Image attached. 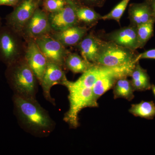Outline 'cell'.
I'll use <instances>...</instances> for the list:
<instances>
[{"label": "cell", "instance_id": "1", "mask_svg": "<svg viewBox=\"0 0 155 155\" xmlns=\"http://www.w3.org/2000/svg\"><path fill=\"white\" fill-rule=\"evenodd\" d=\"M14 112L21 127L35 136L44 137L52 132L55 124L36 99L14 94Z\"/></svg>", "mask_w": 155, "mask_h": 155}, {"label": "cell", "instance_id": "2", "mask_svg": "<svg viewBox=\"0 0 155 155\" xmlns=\"http://www.w3.org/2000/svg\"><path fill=\"white\" fill-rule=\"evenodd\" d=\"M5 75L14 94L25 98L36 99L38 81L24 56L7 66Z\"/></svg>", "mask_w": 155, "mask_h": 155}, {"label": "cell", "instance_id": "3", "mask_svg": "<svg viewBox=\"0 0 155 155\" xmlns=\"http://www.w3.org/2000/svg\"><path fill=\"white\" fill-rule=\"evenodd\" d=\"M62 85L66 87L69 92V108L64 115V120L70 128L75 129L79 126L78 115L81 110L87 107H98L97 101L95 99L92 88L74 86L67 78Z\"/></svg>", "mask_w": 155, "mask_h": 155}, {"label": "cell", "instance_id": "4", "mask_svg": "<svg viewBox=\"0 0 155 155\" xmlns=\"http://www.w3.org/2000/svg\"><path fill=\"white\" fill-rule=\"evenodd\" d=\"M23 38L8 25L0 28V61L6 67L24 57L26 45Z\"/></svg>", "mask_w": 155, "mask_h": 155}, {"label": "cell", "instance_id": "5", "mask_svg": "<svg viewBox=\"0 0 155 155\" xmlns=\"http://www.w3.org/2000/svg\"><path fill=\"white\" fill-rule=\"evenodd\" d=\"M138 54L111 41H104L96 64L108 67H120L139 61Z\"/></svg>", "mask_w": 155, "mask_h": 155}, {"label": "cell", "instance_id": "6", "mask_svg": "<svg viewBox=\"0 0 155 155\" xmlns=\"http://www.w3.org/2000/svg\"><path fill=\"white\" fill-rule=\"evenodd\" d=\"M38 8L37 0H23L7 15L6 25L22 36L25 26Z\"/></svg>", "mask_w": 155, "mask_h": 155}, {"label": "cell", "instance_id": "7", "mask_svg": "<svg viewBox=\"0 0 155 155\" xmlns=\"http://www.w3.org/2000/svg\"><path fill=\"white\" fill-rule=\"evenodd\" d=\"M136 63L123 67H112L109 72L101 76L92 87L95 99L97 101L100 97L113 88L120 78L130 76Z\"/></svg>", "mask_w": 155, "mask_h": 155}, {"label": "cell", "instance_id": "8", "mask_svg": "<svg viewBox=\"0 0 155 155\" xmlns=\"http://www.w3.org/2000/svg\"><path fill=\"white\" fill-rule=\"evenodd\" d=\"M46 58L48 62H51L63 67L69 52L65 46L50 35L40 37L34 40Z\"/></svg>", "mask_w": 155, "mask_h": 155}, {"label": "cell", "instance_id": "9", "mask_svg": "<svg viewBox=\"0 0 155 155\" xmlns=\"http://www.w3.org/2000/svg\"><path fill=\"white\" fill-rule=\"evenodd\" d=\"M53 31L46 11L37 8L22 32L25 39L35 40Z\"/></svg>", "mask_w": 155, "mask_h": 155}, {"label": "cell", "instance_id": "10", "mask_svg": "<svg viewBox=\"0 0 155 155\" xmlns=\"http://www.w3.org/2000/svg\"><path fill=\"white\" fill-rule=\"evenodd\" d=\"M77 5L72 0L60 11L48 14L51 27L54 31H61L77 25L78 20L76 14Z\"/></svg>", "mask_w": 155, "mask_h": 155}, {"label": "cell", "instance_id": "11", "mask_svg": "<svg viewBox=\"0 0 155 155\" xmlns=\"http://www.w3.org/2000/svg\"><path fill=\"white\" fill-rule=\"evenodd\" d=\"M24 58L40 84L48 62L34 40H27Z\"/></svg>", "mask_w": 155, "mask_h": 155}, {"label": "cell", "instance_id": "12", "mask_svg": "<svg viewBox=\"0 0 155 155\" xmlns=\"http://www.w3.org/2000/svg\"><path fill=\"white\" fill-rule=\"evenodd\" d=\"M67 78L66 74L63 69V67L51 62H48L46 69L40 85L42 88L45 98L55 105V101L51 96V88L57 84L62 85L64 81Z\"/></svg>", "mask_w": 155, "mask_h": 155}, {"label": "cell", "instance_id": "13", "mask_svg": "<svg viewBox=\"0 0 155 155\" xmlns=\"http://www.w3.org/2000/svg\"><path fill=\"white\" fill-rule=\"evenodd\" d=\"M109 41L133 51L139 48L137 26L130 25L112 32L108 36Z\"/></svg>", "mask_w": 155, "mask_h": 155}, {"label": "cell", "instance_id": "14", "mask_svg": "<svg viewBox=\"0 0 155 155\" xmlns=\"http://www.w3.org/2000/svg\"><path fill=\"white\" fill-rule=\"evenodd\" d=\"M103 42L94 35L89 34L78 45L81 56L90 63L96 64Z\"/></svg>", "mask_w": 155, "mask_h": 155}, {"label": "cell", "instance_id": "15", "mask_svg": "<svg viewBox=\"0 0 155 155\" xmlns=\"http://www.w3.org/2000/svg\"><path fill=\"white\" fill-rule=\"evenodd\" d=\"M87 30L86 27L76 25L61 31H54L49 35L64 46H72L80 42Z\"/></svg>", "mask_w": 155, "mask_h": 155}, {"label": "cell", "instance_id": "16", "mask_svg": "<svg viewBox=\"0 0 155 155\" xmlns=\"http://www.w3.org/2000/svg\"><path fill=\"white\" fill-rule=\"evenodd\" d=\"M131 25L137 26L150 21H154L151 8L147 0L141 3L130 4L128 9Z\"/></svg>", "mask_w": 155, "mask_h": 155}, {"label": "cell", "instance_id": "17", "mask_svg": "<svg viewBox=\"0 0 155 155\" xmlns=\"http://www.w3.org/2000/svg\"><path fill=\"white\" fill-rule=\"evenodd\" d=\"M130 76L134 91H144L151 89L149 76L147 70L140 66L139 61L136 64Z\"/></svg>", "mask_w": 155, "mask_h": 155}, {"label": "cell", "instance_id": "18", "mask_svg": "<svg viewBox=\"0 0 155 155\" xmlns=\"http://www.w3.org/2000/svg\"><path fill=\"white\" fill-rule=\"evenodd\" d=\"M127 77L120 78L116 81L113 87L114 98H123L131 101L134 98V91L131 81Z\"/></svg>", "mask_w": 155, "mask_h": 155}, {"label": "cell", "instance_id": "19", "mask_svg": "<svg viewBox=\"0 0 155 155\" xmlns=\"http://www.w3.org/2000/svg\"><path fill=\"white\" fill-rule=\"evenodd\" d=\"M94 64L86 61L75 53H69L65 60V66L74 73H83Z\"/></svg>", "mask_w": 155, "mask_h": 155}, {"label": "cell", "instance_id": "20", "mask_svg": "<svg viewBox=\"0 0 155 155\" xmlns=\"http://www.w3.org/2000/svg\"><path fill=\"white\" fill-rule=\"evenodd\" d=\"M129 112L135 117L153 119L155 117V104L153 101H141L138 104L131 105Z\"/></svg>", "mask_w": 155, "mask_h": 155}, {"label": "cell", "instance_id": "21", "mask_svg": "<svg viewBox=\"0 0 155 155\" xmlns=\"http://www.w3.org/2000/svg\"><path fill=\"white\" fill-rule=\"evenodd\" d=\"M76 14L78 21L91 24L101 19L102 16L93 9L87 7H78L76 8Z\"/></svg>", "mask_w": 155, "mask_h": 155}, {"label": "cell", "instance_id": "22", "mask_svg": "<svg viewBox=\"0 0 155 155\" xmlns=\"http://www.w3.org/2000/svg\"><path fill=\"white\" fill-rule=\"evenodd\" d=\"M154 23V21H150L137 26L139 46L140 48H143L153 36Z\"/></svg>", "mask_w": 155, "mask_h": 155}, {"label": "cell", "instance_id": "23", "mask_svg": "<svg viewBox=\"0 0 155 155\" xmlns=\"http://www.w3.org/2000/svg\"><path fill=\"white\" fill-rule=\"evenodd\" d=\"M130 1V0H122L110 13L102 16L101 19L104 20L113 19L119 22Z\"/></svg>", "mask_w": 155, "mask_h": 155}, {"label": "cell", "instance_id": "24", "mask_svg": "<svg viewBox=\"0 0 155 155\" xmlns=\"http://www.w3.org/2000/svg\"><path fill=\"white\" fill-rule=\"evenodd\" d=\"M68 0H45L43 7L45 11L49 13L61 10L67 5Z\"/></svg>", "mask_w": 155, "mask_h": 155}, {"label": "cell", "instance_id": "25", "mask_svg": "<svg viewBox=\"0 0 155 155\" xmlns=\"http://www.w3.org/2000/svg\"><path fill=\"white\" fill-rule=\"evenodd\" d=\"M144 59H155V49L148 50L141 54H138L137 59L139 61Z\"/></svg>", "mask_w": 155, "mask_h": 155}, {"label": "cell", "instance_id": "26", "mask_svg": "<svg viewBox=\"0 0 155 155\" xmlns=\"http://www.w3.org/2000/svg\"><path fill=\"white\" fill-rule=\"evenodd\" d=\"M21 2V0H0V6H8L16 7Z\"/></svg>", "mask_w": 155, "mask_h": 155}, {"label": "cell", "instance_id": "27", "mask_svg": "<svg viewBox=\"0 0 155 155\" xmlns=\"http://www.w3.org/2000/svg\"><path fill=\"white\" fill-rule=\"evenodd\" d=\"M83 1L91 5L101 7L104 5L106 0H83Z\"/></svg>", "mask_w": 155, "mask_h": 155}, {"label": "cell", "instance_id": "28", "mask_svg": "<svg viewBox=\"0 0 155 155\" xmlns=\"http://www.w3.org/2000/svg\"><path fill=\"white\" fill-rule=\"evenodd\" d=\"M147 1L149 3L150 6L151 8L155 22V0H147Z\"/></svg>", "mask_w": 155, "mask_h": 155}, {"label": "cell", "instance_id": "29", "mask_svg": "<svg viewBox=\"0 0 155 155\" xmlns=\"http://www.w3.org/2000/svg\"><path fill=\"white\" fill-rule=\"evenodd\" d=\"M151 89H152V90L153 94L154 95L155 97V85L154 84H151Z\"/></svg>", "mask_w": 155, "mask_h": 155}, {"label": "cell", "instance_id": "30", "mask_svg": "<svg viewBox=\"0 0 155 155\" xmlns=\"http://www.w3.org/2000/svg\"><path fill=\"white\" fill-rule=\"evenodd\" d=\"M2 18L0 17V28L2 27Z\"/></svg>", "mask_w": 155, "mask_h": 155}]
</instances>
